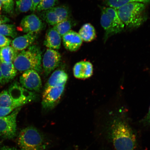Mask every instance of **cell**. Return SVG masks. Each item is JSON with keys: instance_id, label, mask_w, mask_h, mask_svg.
Listing matches in <instances>:
<instances>
[{"instance_id": "12", "label": "cell", "mask_w": 150, "mask_h": 150, "mask_svg": "<svg viewBox=\"0 0 150 150\" xmlns=\"http://www.w3.org/2000/svg\"><path fill=\"white\" fill-rule=\"evenodd\" d=\"M63 43L65 48L69 51H77L83 42L78 33L73 30L69 32L62 37Z\"/></svg>"}, {"instance_id": "35", "label": "cell", "mask_w": 150, "mask_h": 150, "mask_svg": "<svg viewBox=\"0 0 150 150\" xmlns=\"http://www.w3.org/2000/svg\"><path fill=\"white\" fill-rule=\"evenodd\" d=\"M2 7V4L0 0V11H1Z\"/></svg>"}, {"instance_id": "36", "label": "cell", "mask_w": 150, "mask_h": 150, "mask_svg": "<svg viewBox=\"0 0 150 150\" xmlns=\"http://www.w3.org/2000/svg\"><path fill=\"white\" fill-rule=\"evenodd\" d=\"M0 65H1V61H0Z\"/></svg>"}, {"instance_id": "23", "label": "cell", "mask_w": 150, "mask_h": 150, "mask_svg": "<svg viewBox=\"0 0 150 150\" xmlns=\"http://www.w3.org/2000/svg\"><path fill=\"white\" fill-rule=\"evenodd\" d=\"M0 34L15 38L17 35V33L13 24H4L0 25Z\"/></svg>"}, {"instance_id": "10", "label": "cell", "mask_w": 150, "mask_h": 150, "mask_svg": "<svg viewBox=\"0 0 150 150\" xmlns=\"http://www.w3.org/2000/svg\"><path fill=\"white\" fill-rule=\"evenodd\" d=\"M61 61L60 53L56 50L48 48L42 59L43 69L46 76L59 66Z\"/></svg>"}, {"instance_id": "3", "label": "cell", "mask_w": 150, "mask_h": 150, "mask_svg": "<svg viewBox=\"0 0 150 150\" xmlns=\"http://www.w3.org/2000/svg\"><path fill=\"white\" fill-rule=\"evenodd\" d=\"M42 52L36 45H32L18 53L13 61L17 71L24 72L33 70L38 73L42 71Z\"/></svg>"}, {"instance_id": "27", "label": "cell", "mask_w": 150, "mask_h": 150, "mask_svg": "<svg viewBox=\"0 0 150 150\" xmlns=\"http://www.w3.org/2000/svg\"><path fill=\"white\" fill-rule=\"evenodd\" d=\"M3 10L8 13L12 14L13 12L14 2L13 0H1Z\"/></svg>"}, {"instance_id": "19", "label": "cell", "mask_w": 150, "mask_h": 150, "mask_svg": "<svg viewBox=\"0 0 150 150\" xmlns=\"http://www.w3.org/2000/svg\"><path fill=\"white\" fill-rule=\"evenodd\" d=\"M18 52L10 46L0 48V61L1 63H12Z\"/></svg>"}, {"instance_id": "26", "label": "cell", "mask_w": 150, "mask_h": 150, "mask_svg": "<svg viewBox=\"0 0 150 150\" xmlns=\"http://www.w3.org/2000/svg\"><path fill=\"white\" fill-rule=\"evenodd\" d=\"M17 10L20 13H25L30 10L31 0H18L16 1Z\"/></svg>"}, {"instance_id": "18", "label": "cell", "mask_w": 150, "mask_h": 150, "mask_svg": "<svg viewBox=\"0 0 150 150\" xmlns=\"http://www.w3.org/2000/svg\"><path fill=\"white\" fill-rule=\"evenodd\" d=\"M78 33L82 40L86 42H92L97 37L95 28L89 23H86L82 25Z\"/></svg>"}, {"instance_id": "30", "label": "cell", "mask_w": 150, "mask_h": 150, "mask_svg": "<svg viewBox=\"0 0 150 150\" xmlns=\"http://www.w3.org/2000/svg\"><path fill=\"white\" fill-rule=\"evenodd\" d=\"M142 122L145 125L150 126V106L149 112H148L147 115L142 120Z\"/></svg>"}, {"instance_id": "25", "label": "cell", "mask_w": 150, "mask_h": 150, "mask_svg": "<svg viewBox=\"0 0 150 150\" xmlns=\"http://www.w3.org/2000/svg\"><path fill=\"white\" fill-rule=\"evenodd\" d=\"M58 0H41L37 7L38 12H43L51 9L57 4Z\"/></svg>"}, {"instance_id": "14", "label": "cell", "mask_w": 150, "mask_h": 150, "mask_svg": "<svg viewBox=\"0 0 150 150\" xmlns=\"http://www.w3.org/2000/svg\"><path fill=\"white\" fill-rule=\"evenodd\" d=\"M37 37L36 33H28L16 37L11 42L12 47L18 52L23 51L32 45Z\"/></svg>"}, {"instance_id": "2", "label": "cell", "mask_w": 150, "mask_h": 150, "mask_svg": "<svg viewBox=\"0 0 150 150\" xmlns=\"http://www.w3.org/2000/svg\"><path fill=\"white\" fill-rule=\"evenodd\" d=\"M36 98L35 93L15 83L8 90H4L0 93V107L15 110L32 102Z\"/></svg>"}, {"instance_id": "6", "label": "cell", "mask_w": 150, "mask_h": 150, "mask_svg": "<svg viewBox=\"0 0 150 150\" xmlns=\"http://www.w3.org/2000/svg\"><path fill=\"white\" fill-rule=\"evenodd\" d=\"M100 24L105 31L104 42L110 37L121 33L125 25L120 18L117 9L110 7L101 8Z\"/></svg>"}, {"instance_id": "15", "label": "cell", "mask_w": 150, "mask_h": 150, "mask_svg": "<svg viewBox=\"0 0 150 150\" xmlns=\"http://www.w3.org/2000/svg\"><path fill=\"white\" fill-rule=\"evenodd\" d=\"M61 40V35L53 28L47 31L44 45L48 48L58 50L60 48Z\"/></svg>"}, {"instance_id": "11", "label": "cell", "mask_w": 150, "mask_h": 150, "mask_svg": "<svg viewBox=\"0 0 150 150\" xmlns=\"http://www.w3.org/2000/svg\"><path fill=\"white\" fill-rule=\"evenodd\" d=\"M44 28V24L38 16L34 14L26 16L22 19L19 29L23 33H36Z\"/></svg>"}, {"instance_id": "21", "label": "cell", "mask_w": 150, "mask_h": 150, "mask_svg": "<svg viewBox=\"0 0 150 150\" xmlns=\"http://www.w3.org/2000/svg\"><path fill=\"white\" fill-rule=\"evenodd\" d=\"M134 2L145 4V3H150V0H105V3L108 7L117 9L127 4Z\"/></svg>"}, {"instance_id": "31", "label": "cell", "mask_w": 150, "mask_h": 150, "mask_svg": "<svg viewBox=\"0 0 150 150\" xmlns=\"http://www.w3.org/2000/svg\"><path fill=\"white\" fill-rule=\"evenodd\" d=\"M41 0H31L32 6L30 11L32 12H34L36 10L37 7Z\"/></svg>"}, {"instance_id": "22", "label": "cell", "mask_w": 150, "mask_h": 150, "mask_svg": "<svg viewBox=\"0 0 150 150\" xmlns=\"http://www.w3.org/2000/svg\"><path fill=\"white\" fill-rule=\"evenodd\" d=\"M42 18L50 25L55 26L60 22L59 17L52 9L42 13Z\"/></svg>"}, {"instance_id": "32", "label": "cell", "mask_w": 150, "mask_h": 150, "mask_svg": "<svg viewBox=\"0 0 150 150\" xmlns=\"http://www.w3.org/2000/svg\"><path fill=\"white\" fill-rule=\"evenodd\" d=\"M9 21H10V20L7 17L0 15V25L1 24H6Z\"/></svg>"}, {"instance_id": "29", "label": "cell", "mask_w": 150, "mask_h": 150, "mask_svg": "<svg viewBox=\"0 0 150 150\" xmlns=\"http://www.w3.org/2000/svg\"><path fill=\"white\" fill-rule=\"evenodd\" d=\"M14 110L10 108L0 107V117H5L8 115Z\"/></svg>"}, {"instance_id": "28", "label": "cell", "mask_w": 150, "mask_h": 150, "mask_svg": "<svg viewBox=\"0 0 150 150\" xmlns=\"http://www.w3.org/2000/svg\"><path fill=\"white\" fill-rule=\"evenodd\" d=\"M11 42L10 39L0 34V47L9 46Z\"/></svg>"}, {"instance_id": "33", "label": "cell", "mask_w": 150, "mask_h": 150, "mask_svg": "<svg viewBox=\"0 0 150 150\" xmlns=\"http://www.w3.org/2000/svg\"><path fill=\"white\" fill-rule=\"evenodd\" d=\"M0 150H18L14 147H8L7 146H4L2 147Z\"/></svg>"}, {"instance_id": "5", "label": "cell", "mask_w": 150, "mask_h": 150, "mask_svg": "<svg viewBox=\"0 0 150 150\" xmlns=\"http://www.w3.org/2000/svg\"><path fill=\"white\" fill-rule=\"evenodd\" d=\"M17 143L21 150H45L48 146L44 136L33 127H27L21 131Z\"/></svg>"}, {"instance_id": "7", "label": "cell", "mask_w": 150, "mask_h": 150, "mask_svg": "<svg viewBox=\"0 0 150 150\" xmlns=\"http://www.w3.org/2000/svg\"><path fill=\"white\" fill-rule=\"evenodd\" d=\"M22 107L16 108L8 115L0 117V136L4 139H12L16 136V118Z\"/></svg>"}, {"instance_id": "17", "label": "cell", "mask_w": 150, "mask_h": 150, "mask_svg": "<svg viewBox=\"0 0 150 150\" xmlns=\"http://www.w3.org/2000/svg\"><path fill=\"white\" fill-rule=\"evenodd\" d=\"M2 81L1 83H7L16 76L17 71L13 63H1L0 65Z\"/></svg>"}, {"instance_id": "8", "label": "cell", "mask_w": 150, "mask_h": 150, "mask_svg": "<svg viewBox=\"0 0 150 150\" xmlns=\"http://www.w3.org/2000/svg\"><path fill=\"white\" fill-rule=\"evenodd\" d=\"M65 85L45 88L42 98V106L45 110L54 108L60 100L64 92Z\"/></svg>"}, {"instance_id": "1", "label": "cell", "mask_w": 150, "mask_h": 150, "mask_svg": "<svg viewBox=\"0 0 150 150\" xmlns=\"http://www.w3.org/2000/svg\"><path fill=\"white\" fill-rule=\"evenodd\" d=\"M108 137L115 150H138L136 133L122 116L116 115L110 121Z\"/></svg>"}, {"instance_id": "9", "label": "cell", "mask_w": 150, "mask_h": 150, "mask_svg": "<svg viewBox=\"0 0 150 150\" xmlns=\"http://www.w3.org/2000/svg\"><path fill=\"white\" fill-rule=\"evenodd\" d=\"M20 81L22 87L30 91L38 92L42 87L40 77L35 70L24 71L20 77Z\"/></svg>"}, {"instance_id": "20", "label": "cell", "mask_w": 150, "mask_h": 150, "mask_svg": "<svg viewBox=\"0 0 150 150\" xmlns=\"http://www.w3.org/2000/svg\"><path fill=\"white\" fill-rule=\"evenodd\" d=\"M74 25V22L70 18L59 23L54 26L53 28L58 32L62 37L66 34L71 30L73 26Z\"/></svg>"}, {"instance_id": "13", "label": "cell", "mask_w": 150, "mask_h": 150, "mask_svg": "<svg viewBox=\"0 0 150 150\" xmlns=\"http://www.w3.org/2000/svg\"><path fill=\"white\" fill-rule=\"evenodd\" d=\"M74 76L79 79H84L91 77L93 72V65L90 62L81 61L75 64L73 68Z\"/></svg>"}, {"instance_id": "34", "label": "cell", "mask_w": 150, "mask_h": 150, "mask_svg": "<svg viewBox=\"0 0 150 150\" xmlns=\"http://www.w3.org/2000/svg\"><path fill=\"white\" fill-rule=\"evenodd\" d=\"M2 76L1 71L0 70V84L2 83Z\"/></svg>"}, {"instance_id": "16", "label": "cell", "mask_w": 150, "mask_h": 150, "mask_svg": "<svg viewBox=\"0 0 150 150\" xmlns=\"http://www.w3.org/2000/svg\"><path fill=\"white\" fill-rule=\"evenodd\" d=\"M68 79V75L64 70H56L50 76L45 88L65 85Z\"/></svg>"}, {"instance_id": "4", "label": "cell", "mask_w": 150, "mask_h": 150, "mask_svg": "<svg viewBox=\"0 0 150 150\" xmlns=\"http://www.w3.org/2000/svg\"><path fill=\"white\" fill-rule=\"evenodd\" d=\"M145 4L131 3L123 5L117 9L120 18L125 26L138 28L147 19Z\"/></svg>"}, {"instance_id": "24", "label": "cell", "mask_w": 150, "mask_h": 150, "mask_svg": "<svg viewBox=\"0 0 150 150\" xmlns=\"http://www.w3.org/2000/svg\"><path fill=\"white\" fill-rule=\"evenodd\" d=\"M52 9L59 17L60 22L70 18V10L67 6H55Z\"/></svg>"}]
</instances>
